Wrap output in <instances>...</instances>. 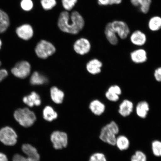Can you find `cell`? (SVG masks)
I'll list each match as a JSON object with an SVG mask.
<instances>
[{
    "label": "cell",
    "instance_id": "cell-1",
    "mask_svg": "<svg viewBox=\"0 0 161 161\" xmlns=\"http://www.w3.org/2000/svg\"><path fill=\"white\" fill-rule=\"evenodd\" d=\"M84 25L83 17L77 11L70 14L67 11H62L58 18V27L64 33L76 35L83 29Z\"/></svg>",
    "mask_w": 161,
    "mask_h": 161
},
{
    "label": "cell",
    "instance_id": "cell-2",
    "mask_svg": "<svg viewBox=\"0 0 161 161\" xmlns=\"http://www.w3.org/2000/svg\"><path fill=\"white\" fill-rule=\"evenodd\" d=\"M119 131L118 124L114 121H112L101 128L98 138L104 143L114 146L117 136Z\"/></svg>",
    "mask_w": 161,
    "mask_h": 161
},
{
    "label": "cell",
    "instance_id": "cell-3",
    "mask_svg": "<svg viewBox=\"0 0 161 161\" xmlns=\"http://www.w3.org/2000/svg\"><path fill=\"white\" fill-rule=\"evenodd\" d=\"M13 117L19 125L25 128L31 127L37 120L35 113L28 108H18L14 112Z\"/></svg>",
    "mask_w": 161,
    "mask_h": 161
},
{
    "label": "cell",
    "instance_id": "cell-4",
    "mask_svg": "<svg viewBox=\"0 0 161 161\" xmlns=\"http://www.w3.org/2000/svg\"><path fill=\"white\" fill-rule=\"evenodd\" d=\"M49 140L55 150H62L68 147L69 143L68 134L65 131L55 130L50 133Z\"/></svg>",
    "mask_w": 161,
    "mask_h": 161
},
{
    "label": "cell",
    "instance_id": "cell-5",
    "mask_svg": "<svg viewBox=\"0 0 161 161\" xmlns=\"http://www.w3.org/2000/svg\"><path fill=\"white\" fill-rule=\"evenodd\" d=\"M18 135L16 130L9 126H5L0 129V142L7 147H13L17 144Z\"/></svg>",
    "mask_w": 161,
    "mask_h": 161
},
{
    "label": "cell",
    "instance_id": "cell-6",
    "mask_svg": "<svg viewBox=\"0 0 161 161\" xmlns=\"http://www.w3.org/2000/svg\"><path fill=\"white\" fill-rule=\"evenodd\" d=\"M56 50V48L53 44L44 40L39 42L35 49L36 55L42 59H46L53 55Z\"/></svg>",
    "mask_w": 161,
    "mask_h": 161
},
{
    "label": "cell",
    "instance_id": "cell-7",
    "mask_svg": "<svg viewBox=\"0 0 161 161\" xmlns=\"http://www.w3.org/2000/svg\"><path fill=\"white\" fill-rule=\"evenodd\" d=\"M31 65L27 61H22L18 62L11 69L12 73L17 78L24 79L30 75L31 72Z\"/></svg>",
    "mask_w": 161,
    "mask_h": 161
},
{
    "label": "cell",
    "instance_id": "cell-8",
    "mask_svg": "<svg viewBox=\"0 0 161 161\" xmlns=\"http://www.w3.org/2000/svg\"><path fill=\"white\" fill-rule=\"evenodd\" d=\"M110 23L113 29L121 39H125L128 37L130 30L127 24L125 22L119 20H114Z\"/></svg>",
    "mask_w": 161,
    "mask_h": 161
},
{
    "label": "cell",
    "instance_id": "cell-9",
    "mask_svg": "<svg viewBox=\"0 0 161 161\" xmlns=\"http://www.w3.org/2000/svg\"><path fill=\"white\" fill-rule=\"evenodd\" d=\"M21 150L22 154L37 161L41 160V156L37 148L33 145L25 143L21 145Z\"/></svg>",
    "mask_w": 161,
    "mask_h": 161
},
{
    "label": "cell",
    "instance_id": "cell-10",
    "mask_svg": "<svg viewBox=\"0 0 161 161\" xmlns=\"http://www.w3.org/2000/svg\"><path fill=\"white\" fill-rule=\"evenodd\" d=\"M73 47L76 53L84 55L90 52L91 46L89 40L86 38H81L76 40Z\"/></svg>",
    "mask_w": 161,
    "mask_h": 161
},
{
    "label": "cell",
    "instance_id": "cell-11",
    "mask_svg": "<svg viewBox=\"0 0 161 161\" xmlns=\"http://www.w3.org/2000/svg\"><path fill=\"white\" fill-rule=\"evenodd\" d=\"M16 33L21 39L28 40L33 37L34 30L32 26L29 24H24L16 29Z\"/></svg>",
    "mask_w": 161,
    "mask_h": 161
},
{
    "label": "cell",
    "instance_id": "cell-12",
    "mask_svg": "<svg viewBox=\"0 0 161 161\" xmlns=\"http://www.w3.org/2000/svg\"><path fill=\"white\" fill-rule=\"evenodd\" d=\"M130 40L134 45L142 46L145 44L147 38L145 34L140 30H137L133 32L130 36Z\"/></svg>",
    "mask_w": 161,
    "mask_h": 161
},
{
    "label": "cell",
    "instance_id": "cell-13",
    "mask_svg": "<svg viewBox=\"0 0 161 161\" xmlns=\"http://www.w3.org/2000/svg\"><path fill=\"white\" fill-rule=\"evenodd\" d=\"M130 57L132 61L137 64L144 63L147 59L146 50L143 49L134 50L130 53Z\"/></svg>",
    "mask_w": 161,
    "mask_h": 161
},
{
    "label": "cell",
    "instance_id": "cell-14",
    "mask_svg": "<svg viewBox=\"0 0 161 161\" xmlns=\"http://www.w3.org/2000/svg\"><path fill=\"white\" fill-rule=\"evenodd\" d=\"M134 110V104L130 101L124 100L120 104L118 112L121 116L126 117L130 115Z\"/></svg>",
    "mask_w": 161,
    "mask_h": 161
},
{
    "label": "cell",
    "instance_id": "cell-15",
    "mask_svg": "<svg viewBox=\"0 0 161 161\" xmlns=\"http://www.w3.org/2000/svg\"><path fill=\"white\" fill-rule=\"evenodd\" d=\"M122 90L119 86L113 85L110 86L106 92L105 96L110 101L116 102L119 99V96L122 94Z\"/></svg>",
    "mask_w": 161,
    "mask_h": 161
},
{
    "label": "cell",
    "instance_id": "cell-16",
    "mask_svg": "<svg viewBox=\"0 0 161 161\" xmlns=\"http://www.w3.org/2000/svg\"><path fill=\"white\" fill-rule=\"evenodd\" d=\"M23 102L31 108L34 106H39L41 104L40 97L35 92H32L30 95L25 97L23 98Z\"/></svg>",
    "mask_w": 161,
    "mask_h": 161
},
{
    "label": "cell",
    "instance_id": "cell-17",
    "mask_svg": "<svg viewBox=\"0 0 161 161\" xmlns=\"http://www.w3.org/2000/svg\"><path fill=\"white\" fill-rule=\"evenodd\" d=\"M130 141L127 136L120 135L117 136L115 145L118 149L121 152L128 150L130 147Z\"/></svg>",
    "mask_w": 161,
    "mask_h": 161
},
{
    "label": "cell",
    "instance_id": "cell-18",
    "mask_svg": "<svg viewBox=\"0 0 161 161\" xmlns=\"http://www.w3.org/2000/svg\"><path fill=\"white\" fill-rule=\"evenodd\" d=\"M150 110L149 104L146 101H142L137 104L136 108V115L140 118L145 119Z\"/></svg>",
    "mask_w": 161,
    "mask_h": 161
},
{
    "label": "cell",
    "instance_id": "cell-19",
    "mask_svg": "<svg viewBox=\"0 0 161 161\" xmlns=\"http://www.w3.org/2000/svg\"><path fill=\"white\" fill-rule=\"evenodd\" d=\"M89 108L92 114L94 115L100 116L105 112V105L99 100H96L91 102Z\"/></svg>",
    "mask_w": 161,
    "mask_h": 161
},
{
    "label": "cell",
    "instance_id": "cell-20",
    "mask_svg": "<svg viewBox=\"0 0 161 161\" xmlns=\"http://www.w3.org/2000/svg\"><path fill=\"white\" fill-rule=\"evenodd\" d=\"M132 4L138 7L142 13L146 14L149 11L152 0H130Z\"/></svg>",
    "mask_w": 161,
    "mask_h": 161
},
{
    "label": "cell",
    "instance_id": "cell-21",
    "mask_svg": "<svg viewBox=\"0 0 161 161\" xmlns=\"http://www.w3.org/2000/svg\"><path fill=\"white\" fill-rule=\"evenodd\" d=\"M42 116L43 119L48 122H52L57 119L58 115L57 112L52 107H45L43 110Z\"/></svg>",
    "mask_w": 161,
    "mask_h": 161
},
{
    "label": "cell",
    "instance_id": "cell-22",
    "mask_svg": "<svg viewBox=\"0 0 161 161\" xmlns=\"http://www.w3.org/2000/svg\"><path fill=\"white\" fill-rule=\"evenodd\" d=\"M104 33L108 42L112 45H115L118 42V36L112 27L111 23H108L105 27Z\"/></svg>",
    "mask_w": 161,
    "mask_h": 161
},
{
    "label": "cell",
    "instance_id": "cell-23",
    "mask_svg": "<svg viewBox=\"0 0 161 161\" xmlns=\"http://www.w3.org/2000/svg\"><path fill=\"white\" fill-rule=\"evenodd\" d=\"M102 62L97 59L90 60L86 64V69L90 73L93 75L98 74L101 71Z\"/></svg>",
    "mask_w": 161,
    "mask_h": 161
},
{
    "label": "cell",
    "instance_id": "cell-24",
    "mask_svg": "<svg viewBox=\"0 0 161 161\" xmlns=\"http://www.w3.org/2000/svg\"><path fill=\"white\" fill-rule=\"evenodd\" d=\"M50 96L53 101L56 104L62 103L64 97V92L56 86H53L50 89Z\"/></svg>",
    "mask_w": 161,
    "mask_h": 161
},
{
    "label": "cell",
    "instance_id": "cell-25",
    "mask_svg": "<svg viewBox=\"0 0 161 161\" xmlns=\"http://www.w3.org/2000/svg\"><path fill=\"white\" fill-rule=\"evenodd\" d=\"M10 19L7 13L0 9V33L6 31L9 27Z\"/></svg>",
    "mask_w": 161,
    "mask_h": 161
},
{
    "label": "cell",
    "instance_id": "cell-26",
    "mask_svg": "<svg viewBox=\"0 0 161 161\" xmlns=\"http://www.w3.org/2000/svg\"><path fill=\"white\" fill-rule=\"evenodd\" d=\"M48 80L45 76L37 72H34L30 79V82L33 85H40L47 83Z\"/></svg>",
    "mask_w": 161,
    "mask_h": 161
},
{
    "label": "cell",
    "instance_id": "cell-27",
    "mask_svg": "<svg viewBox=\"0 0 161 161\" xmlns=\"http://www.w3.org/2000/svg\"><path fill=\"white\" fill-rule=\"evenodd\" d=\"M149 29L152 31H157L161 29V17L155 16L151 18L148 23Z\"/></svg>",
    "mask_w": 161,
    "mask_h": 161
},
{
    "label": "cell",
    "instance_id": "cell-28",
    "mask_svg": "<svg viewBox=\"0 0 161 161\" xmlns=\"http://www.w3.org/2000/svg\"><path fill=\"white\" fill-rule=\"evenodd\" d=\"M151 147L153 155L156 158H161V140H155L152 141Z\"/></svg>",
    "mask_w": 161,
    "mask_h": 161
},
{
    "label": "cell",
    "instance_id": "cell-29",
    "mask_svg": "<svg viewBox=\"0 0 161 161\" xmlns=\"http://www.w3.org/2000/svg\"><path fill=\"white\" fill-rule=\"evenodd\" d=\"M88 161H108L103 153L97 152L92 153L88 158Z\"/></svg>",
    "mask_w": 161,
    "mask_h": 161
},
{
    "label": "cell",
    "instance_id": "cell-30",
    "mask_svg": "<svg viewBox=\"0 0 161 161\" xmlns=\"http://www.w3.org/2000/svg\"><path fill=\"white\" fill-rule=\"evenodd\" d=\"M130 161H147V157L143 151L136 150L131 157Z\"/></svg>",
    "mask_w": 161,
    "mask_h": 161
},
{
    "label": "cell",
    "instance_id": "cell-31",
    "mask_svg": "<svg viewBox=\"0 0 161 161\" xmlns=\"http://www.w3.org/2000/svg\"><path fill=\"white\" fill-rule=\"evenodd\" d=\"M40 3L44 10L49 11L55 7L57 3L56 0H41Z\"/></svg>",
    "mask_w": 161,
    "mask_h": 161
},
{
    "label": "cell",
    "instance_id": "cell-32",
    "mask_svg": "<svg viewBox=\"0 0 161 161\" xmlns=\"http://www.w3.org/2000/svg\"><path fill=\"white\" fill-rule=\"evenodd\" d=\"M78 0H62V3L66 11H69L73 8Z\"/></svg>",
    "mask_w": 161,
    "mask_h": 161
},
{
    "label": "cell",
    "instance_id": "cell-33",
    "mask_svg": "<svg viewBox=\"0 0 161 161\" xmlns=\"http://www.w3.org/2000/svg\"><path fill=\"white\" fill-rule=\"evenodd\" d=\"M20 5L24 11H30L33 9L34 4L32 0H22Z\"/></svg>",
    "mask_w": 161,
    "mask_h": 161
},
{
    "label": "cell",
    "instance_id": "cell-34",
    "mask_svg": "<svg viewBox=\"0 0 161 161\" xmlns=\"http://www.w3.org/2000/svg\"><path fill=\"white\" fill-rule=\"evenodd\" d=\"M11 161H37L28 158L23 154L17 153L12 157Z\"/></svg>",
    "mask_w": 161,
    "mask_h": 161
},
{
    "label": "cell",
    "instance_id": "cell-35",
    "mask_svg": "<svg viewBox=\"0 0 161 161\" xmlns=\"http://www.w3.org/2000/svg\"><path fill=\"white\" fill-rule=\"evenodd\" d=\"M98 5L107 6L119 5L122 3V0H97Z\"/></svg>",
    "mask_w": 161,
    "mask_h": 161
},
{
    "label": "cell",
    "instance_id": "cell-36",
    "mask_svg": "<svg viewBox=\"0 0 161 161\" xmlns=\"http://www.w3.org/2000/svg\"><path fill=\"white\" fill-rule=\"evenodd\" d=\"M154 75L157 81L161 83V66L155 70Z\"/></svg>",
    "mask_w": 161,
    "mask_h": 161
},
{
    "label": "cell",
    "instance_id": "cell-37",
    "mask_svg": "<svg viewBox=\"0 0 161 161\" xmlns=\"http://www.w3.org/2000/svg\"><path fill=\"white\" fill-rule=\"evenodd\" d=\"M8 73L7 70L4 69L0 70V82L7 77Z\"/></svg>",
    "mask_w": 161,
    "mask_h": 161
},
{
    "label": "cell",
    "instance_id": "cell-38",
    "mask_svg": "<svg viewBox=\"0 0 161 161\" xmlns=\"http://www.w3.org/2000/svg\"><path fill=\"white\" fill-rule=\"evenodd\" d=\"M0 161H9L7 155L3 152H0Z\"/></svg>",
    "mask_w": 161,
    "mask_h": 161
},
{
    "label": "cell",
    "instance_id": "cell-39",
    "mask_svg": "<svg viewBox=\"0 0 161 161\" xmlns=\"http://www.w3.org/2000/svg\"><path fill=\"white\" fill-rule=\"evenodd\" d=\"M2 45V42L1 40L0 39V49H1V46Z\"/></svg>",
    "mask_w": 161,
    "mask_h": 161
},
{
    "label": "cell",
    "instance_id": "cell-40",
    "mask_svg": "<svg viewBox=\"0 0 161 161\" xmlns=\"http://www.w3.org/2000/svg\"><path fill=\"white\" fill-rule=\"evenodd\" d=\"M1 61H0V66H1Z\"/></svg>",
    "mask_w": 161,
    "mask_h": 161
}]
</instances>
